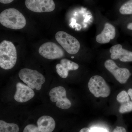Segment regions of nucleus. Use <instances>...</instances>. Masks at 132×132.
Returning a JSON list of instances; mask_svg holds the SVG:
<instances>
[{
  "mask_svg": "<svg viewBox=\"0 0 132 132\" xmlns=\"http://www.w3.org/2000/svg\"><path fill=\"white\" fill-rule=\"evenodd\" d=\"M113 132H126V131L125 128L118 126L116 128Z\"/></svg>",
  "mask_w": 132,
  "mask_h": 132,
  "instance_id": "22",
  "label": "nucleus"
},
{
  "mask_svg": "<svg viewBox=\"0 0 132 132\" xmlns=\"http://www.w3.org/2000/svg\"><path fill=\"white\" fill-rule=\"evenodd\" d=\"M25 4L29 10L36 13L51 12L55 8L53 0H26Z\"/></svg>",
  "mask_w": 132,
  "mask_h": 132,
  "instance_id": "8",
  "label": "nucleus"
},
{
  "mask_svg": "<svg viewBox=\"0 0 132 132\" xmlns=\"http://www.w3.org/2000/svg\"><path fill=\"white\" fill-rule=\"evenodd\" d=\"M111 57L113 60L119 59L123 62L132 61V52L124 49L119 44L114 45L110 49Z\"/></svg>",
  "mask_w": 132,
  "mask_h": 132,
  "instance_id": "11",
  "label": "nucleus"
},
{
  "mask_svg": "<svg viewBox=\"0 0 132 132\" xmlns=\"http://www.w3.org/2000/svg\"><path fill=\"white\" fill-rule=\"evenodd\" d=\"M71 58H72V59H73V58H74V57H71Z\"/></svg>",
  "mask_w": 132,
  "mask_h": 132,
  "instance_id": "27",
  "label": "nucleus"
},
{
  "mask_svg": "<svg viewBox=\"0 0 132 132\" xmlns=\"http://www.w3.org/2000/svg\"><path fill=\"white\" fill-rule=\"evenodd\" d=\"M55 38L57 42L68 53L75 54L79 50L80 45L79 41L66 32L62 31L57 32Z\"/></svg>",
  "mask_w": 132,
  "mask_h": 132,
  "instance_id": "4",
  "label": "nucleus"
},
{
  "mask_svg": "<svg viewBox=\"0 0 132 132\" xmlns=\"http://www.w3.org/2000/svg\"><path fill=\"white\" fill-rule=\"evenodd\" d=\"M17 60L16 47L13 43L3 40L0 44V67L5 70H9L14 67Z\"/></svg>",
  "mask_w": 132,
  "mask_h": 132,
  "instance_id": "2",
  "label": "nucleus"
},
{
  "mask_svg": "<svg viewBox=\"0 0 132 132\" xmlns=\"http://www.w3.org/2000/svg\"><path fill=\"white\" fill-rule=\"evenodd\" d=\"M37 126L43 132H52L54 130L55 123L53 118L48 116H43L38 119Z\"/></svg>",
  "mask_w": 132,
  "mask_h": 132,
  "instance_id": "13",
  "label": "nucleus"
},
{
  "mask_svg": "<svg viewBox=\"0 0 132 132\" xmlns=\"http://www.w3.org/2000/svg\"><path fill=\"white\" fill-rule=\"evenodd\" d=\"M68 71H75L79 68V65L70 60L64 59H61L60 63Z\"/></svg>",
  "mask_w": 132,
  "mask_h": 132,
  "instance_id": "15",
  "label": "nucleus"
},
{
  "mask_svg": "<svg viewBox=\"0 0 132 132\" xmlns=\"http://www.w3.org/2000/svg\"><path fill=\"white\" fill-rule=\"evenodd\" d=\"M90 92L95 97L106 98L110 95V88L104 78L98 75L90 78L88 83Z\"/></svg>",
  "mask_w": 132,
  "mask_h": 132,
  "instance_id": "5",
  "label": "nucleus"
},
{
  "mask_svg": "<svg viewBox=\"0 0 132 132\" xmlns=\"http://www.w3.org/2000/svg\"><path fill=\"white\" fill-rule=\"evenodd\" d=\"M79 132H92L90 129L87 128H84L80 130Z\"/></svg>",
  "mask_w": 132,
  "mask_h": 132,
  "instance_id": "24",
  "label": "nucleus"
},
{
  "mask_svg": "<svg viewBox=\"0 0 132 132\" xmlns=\"http://www.w3.org/2000/svg\"><path fill=\"white\" fill-rule=\"evenodd\" d=\"M16 91L14 95V99L20 103H24L30 100L34 97L35 92L32 88L21 82L16 84Z\"/></svg>",
  "mask_w": 132,
  "mask_h": 132,
  "instance_id": "10",
  "label": "nucleus"
},
{
  "mask_svg": "<svg viewBox=\"0 0 132 132\" xmlns=\"http://www.w3.org/2000/svg\"><path fill=\"white\" fill-rule=\"evenodd\" d=\"M23 132H43L39 129L38 126L33 124H29L24 128Z\"/></svg>",
  "mask_w": 132,
  "mask_h": 132,
  "instance_id": "20",
  "label": "nucleus"
},
{
  "mask_svg": "<svg viewBox=\"0 0 132 132\" xmlns=\"http://www.w3.org/2000/svg\"><path fill=\"white\" fill-rule=\"evenodd\" d=\"M0 22L7 28L20 29L26 26V20L25 16L19 10L14 8H9L1 13Z\"/></svg>",
  "mask_w": 132,
  "mask_h": 132,
  "instance_id": "1",
  "label": "nucleus"
},
{
  "mask_svg": "<svg viewBox=\"0 0 132 132\" xmlns=\"http://www.w3.org/2000/svg\"><path fill=\"white\" fill-rule=\"evenodd\" d=\"M19 128L16 124L0 121V132H19Z\"/></svg>",
  "mask_w": 132,
  "mask_h": 132,
  "instance_id": "14",
  "label": "nucleus"
},
{
  "mask_svg": "<svg viewBox=\"0 0 132 132\" xmlns=\"http://www.w3.org/2000/svg\"><path fill=\"white\" fill-rule=\"evenodd\" d=\"M50 100L53 102H56V106L63 109H67L71 106V103L67 97L65 88L62 86L54 88L49 93Z\"/></svg>",
  "mask_w": 132,
  "mask_h": 132,
  "instance_id": "7",
  "label": "nucleus"
},
{
  "mask_svg": "<svg viewBox=\"0 0 132 132\" xmlns=\"http://www.w3.org/2000/svg\"><path fill=\"white\" fill-rule=\"evenodd\" d=\"M127 28L130 30H132V23H129L127 26Z\"/></svg>",
  "mask_w": 132,
  "mask_h": 132,
  "instance_id": "26",
  "label": "nucleus"
},
{
  "mask_svg": "<svg viewBox=\"0 0 132 132\" xmlns=\"http://www.w3.org/2000/svg\"><path fill=\"white\" fill-rule=\"evenodd\" d=\"M119 11L122 14H132V0H130L122 5Z\"/></svg>",
  "mask_w": 132,
  "mask_h": 132,
  "instance_id": "16",
  "label": "nucleus"
},
{
  "mask_svg": "<svg viewBox=\"0 0 132 132\" xmlns=\"http://www.w3.org/2000/svg\"><path fill=\"white\" fill-rule=\"evenodd\" d=\"M19 75L20 79L32 89L40 90L45 82L44 76L36 70L22 69L19 71Z\"/></svg>",
  "mask_w": 132,
  "mask_h": 132,
  "instance_id": "3",
  "label": "nucleus"
},
{
  "mask_svg": "<svg viewBox=\"0 0 132 132\" xmlns=\"http://www.w3.org/2000/svg\"><path fill=\"white\" fill-rule=\"evenodd\" d=\"M104 65L105 68L114 76L116 80L121 84L126 83L130 77V73L128 69L119 67L112 60H106Z\"/></svg>",
  "mask_w": 132,
  "mask_h": 132,
  "instance_id": "9",
  "label": "nucleus"
},
{
  "mask_svg": "<svg viewBox=\"0 0 132 132\" xmlns=\"http://www.w3.org/2000/svg\"><path fill=\"white\" fill-rule=\"evenodd\" d=\"M117 100L121 104L130 101L129 95L125 91H122L119 93L117 97Z\"/></svg>",
  "mask_w": 132,
  "mask_h": 132,
  "instance_id": "19",
  "label": "nucleus"
},
{
  "mask_svg": "<svg viewBox=\"0 0 132 132\" xmlns=\"http://www.w3.org/2000/svg\"><path fill=\"white\" fill-rule=\"evenodd\" d=\"M56 71L57 73L61 78H66L68 75L69 71L61 64H58L56 65Z\"/></svg>",
  "mask_w": 132,
  "mask_h": 132,
  "instance_id": "18",
  "label": "nucleus"
},
{
  "mask_svg": "<svg viewBox=\"0 0 132 132\" xmlns=\"http://www.w3.org/2000/svg\"><path fill=\"white\" fill-rule=\"evenodd\" d=\"M128 93L131 98L132 102V88H130L128 91Z\"/></svg>",
  "mask_w": 132,
  "mask_h": 132,
  "instance_id": "25",
  "label": "nucleus"
},
{
  "mask_svg": "<svg viewBox=\"0 0 132 132\" xmlns=\"http://www.w3.org/2000/svg\"><path fill=\"white\" fill-rule=\"evenodd\" d=\"M116 34L115 27L112 24L106 23L103 31L96 36V41L100 44L108 43L111 40L114 39Z\"/></svg>",
  "mask_w": 132,
  "mask_h": 132,
  "instance_id": "12",
  "label": "nucleus"
},
{
  "mask_svg": "<svg viewBox=\"0 0 132 132\" xmlns=\"http://www.w3.org/2000/svg\"><path fill=\"white\" fill-rule=\"evenodd\" d=\"M14 0H0V2L3 4H8L12 2Z\"/></svg>",
  "mask_w": 132,
  "mask_h": 132,
  "instance_id": "23",
  "label": "nucleus"
},
{
  "mask_svg": "<svg viewBox=\"0 0 132 132\" xmlns=\"http://www.w3.org/2000/svg\"><path fill=\"white\" fill-rule=\"evenodd\" d=\"M132 111V102L131 101L121 104L119 112L121 113H126Z\"/></svg>",
  "mask_w": 132,
  "mask_h": 132,
  "instance_id": "17",
  "label": "nucleus"
},
{
  "mask_svg": "<svg viewBox=\"0 0 132 132\" xmlns=\"http://www.w3.org/2000/svg\"><path fill=\"white\" fill-rule=\"evenodd\" d=\"M39 53L43 57L49 60L61 59L64 55L62 48L52 42H46L42 45L39 48Z\"/></svg>",
  "mask_w": 132,
  "mask_h": 132,
  "instance_id": "6",
  "label": "nucleus"
},
{
  "mask_svg": "<svg viewBox=\"0 0 132 132\" xmlns=\"http://www.w3.org/2000/svg\"><path fill=\"white\" fill-rule=\"evenodd\" d=\"M92 132H109L108 130L103 128L92 127L90 128Z\"/></svg>",
  "mask_w": 132,
  "mask_h": 132,
  "instance_id": "21",
  "label": "nucleus"
}]
</instances>
